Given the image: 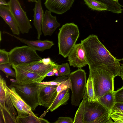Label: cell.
<instances>
[{"mask_svg": "<svg viewBox=\"0 0 123 123\" xmlns=\"http://www.w3.org/2000/svg\"><path fill=\"white\" fill-rule=\"evenodd\" d=\"M89 69L100 65L106 67L112 72L115 77L120 76V60L112 55L99 40L98 36L90 35L81 40Z\"/></svg>", "mask_w": 123, "mask_h": 123, "instance_id": "obj_1", "label": "cell"}, {"mask_svg": "<svg viewBox=\"0 0 123 123\" xmlns=\"http://www.w3.org/2000/svg\"><path fill=\"white\" fill-rule=\"evenodd\" d=\"M89 70V77L92 80L97 100L106 93L114 91L115 77L110 70L106 67L100 65Z\"/></svg>", "mask_w": 123, "mask_h": 123, "instance_id": "obj_2", "label": "cell"}, {"mask_svg": "<svg viewBox=\"0 0 123 123\" xmlns=\"http://www.w3.org/2000/svg\"><path fill=\"white\" fill-rule=\"evenodd\" d=\"M80 33L77 26L73 23H66L59 29L58 34L59 54L66 58L76 44Z\"/></svg>", "mask_w": 123, "mask_h": 123, "instance_id": "obj_3", "label": "cell"}, {"mask_svg": "<svg viewBox=\"0 0 123 123\" xmlns=\"http://www.w3.org/2000/svg\"><path fill=\"white\" fill-rule=\"evenodd\" d=\"M11 82L10 86L14 88L16 93L34 111L39 105V93L41 84L35 83L26 85Z\"/></svg>", "mask_w": 123, "mask_h": 123, "instance_id": "obj_4", "label": "cell"}, {"mask_svg": "<svg viewBox=\"0 0 123 123\" xmlns=\"http://www.w3.org/2000/svg\"><path fill=\"white\" fill-rule=\"evenodd\" d=\"M6 81L0 75V115L4 123H16L17 112L8 92Z\"/></svg>", "mask_w": 123, "mask_h": 123, "instance_id": "obj_5", "label": "cell"}, {"mask_svg": "<svg viewBox=\"0 0 123 123\" xmlns=\"http://www.w3.org/2000/svg\"><path fill=\"white\" fill-rule=\"evenodd\" d=\"M68 78L70 79L72 85L71 105L78 106L83 98L86 87V73L85 70L79 68L71 73Z\"/></svg>", "mask_w": 123, "mask_h": 123, "instance_id": "obj_6", "label": "cell"}, {"mask_svg": "<svg viewBox=\"0 0 123 123\" xmlns=\"http://www.w3.org/2000/svg\"><path fill=\"white\" fill-rule=\"evenodd\" d=\"M36 51L28 45L16 47L9 52L10 63L16 66L41 60Z\"/></svg>", "mask_w": 123, "mask_h": 123, "instance_id": "obj_7", "label": "cell"}, {"mask_svg": "<svg viewBox=\"0 0 123 123\" xmlns=\"http://www.w3.org/2000/svg\"><path fill=\"white\" fill-rule=\"evenodd\" d=\"M20 31L23 34L28 33L32 28L26 12L22 8L18 0H10L7 2Z\"/></svg>", "mask_w": 123, "mask_h": 123, "instance_id": "obj_8", "label": "cell"}, {"mask_svg": "<svg viewBox=\"0 0 123 123\" xmlns=\"http://www.w3.org/2000/svg\"><path fill=\"white\" fill-rule=\"evenodd\" d=\"M108 114L110 113L98 101L89 102L87 98L85 106L84 123H93L97 119Z\"/></svg>", "mask_w": 123, "mask_h": 123, "instance_id": "obj_9", "label": "cell"}, {"mask_svg": "<svg viewBox=\"0 0 123 123\" xmlns=\"http://www.w3.org/2000/svg\"><path fill=\"white\" fill-rule=\"evenodd\" d=\"M41 60L15 66L24 70L35 73L46 77L47 73L54 68L58 69L60 65L56 64L45 65L42 63Z\"/></svg>", "mask_w": 123, "mask_h": 123, "instance_id": "obj_10", "label": "cell"}, {"mask_svg": "<svg viewBox=\"0 0 123 123\" xmlns=\"http://www.w3.org/2000/svg\"><path fill=\"white\" fill-rule=\"evenodd\" d=\"M41 84L39 93V105L49 109L57 96V86Z\"/></svg>", "mask_w": 123, "mask_h": 123, "instance_id": "obj_11", "label": "cell"}, {"mask_svg": "<svg viewBox=\"0 0 123 123\" xmlns=\"http://www.w3.org/2000/svg\"><path fill=\"white\" fill-rule=\"evenodd\" d=\"M68 57L70 66L81 68L88 64L85 52L81 43L75 44Z\"/></svg>", "mask_w": 123, "mask_h": 123, "instance_id": "obj_12", "label": "cell"}, {"mask_svg": "<svg viewBox=\"0 0 123 123\" xmlns=\"http://www.w3.org/2000/svg\"><path fill=\"white\" fill-rule=\"evenodd\" d=\"M8 90L13 104L17 111L18 116L36 115L30 107L16 93L14 87L9 86Z\"/></svg>", "mask_w": 123, "mask_h": 123, "instance_id": "obj_13", "label": "cell"}, {"mask_svg": "<svg viewBox=\"0 0 123 123\" xmlns=\"http://www.w3.org/2000/svg\"><path fill=\"white\" fill-rule=\"evenodd\" d=\"M12 67L15 71L17 83L19 84L26 85L41 82L45 78L33 72L25 71L14 65Z\"/></svg>", "mask_w": 123, "mask_h": 123, "instance_id": "obj_14", "label": "cell"}, {"mask_svg": "<svg viewBox=\"0 0 123 123\" xmlns=\"http://www.w3.org/2000/svg\"><path fill=\"white\" fill-rule=\"evenodd\" d=\"M74 0H45L46 7L51 12L61 14L69 10Z\"/></svg>", "mask_w": 123, "mask_h": 123, "instance_id": "obj_15", "label": "cell"}, {"mask_svg": "<svg viewBox=\"0 0 123 123\" xmlns=\"http://www.w3.org/2000/svg\"><path fill=\"white\" fill-rule=\"evenodd\" d=\"M51 12L46 10L44 14L41 30L44 36H51L60 25L57 21L56 17L52 16Z\"/></svg>", "mask_w": 123, "mask_h": 123, "instance_id": "obj_16", "label": "cell"}, {"mask_svg": "<svg viewBox=\"0 0 123 123\" xmlns=\"http://www.w3.org/2000/svg\"><path fill=\"white\" fill-rule=\"evenodd\" d=\"M3 33L14 37L36 51L43 52L46 49H50L54 44L52 41L47 39L43 41L40 40L36 41L30 40L21 38L6 31H4Z\"/></svg>", "mask_w": 123, "mask_h": 123, "instance_id": "obj_17", "label": "cell"}, {"mask_svg": "<svg viewBox=\"0 0 123 123\" xmlns=\"http://www.w3.org/2000/svg\"><path fill=\"white\" fill-rule=\"evenodd\" d=\"M0 16L9 25L13 34L19 36L20 30L8 6L0 5Z\"/></svg>", "mask_w": 123, "mask_h": 123, "instance_id": "obj_18", "label": "cell"}, {"mask_svg": "<svg viewBox=\"0 0 123 123\" xmlns=\"http://www.w3.org/2000/svg\"><path fill=\"white\" fill-rule=\"evenodd\" d=\"M33 10L34 12L33 24L37 32V39L40 40L42 34L41 27L44 14L42 7L41 0H38L35 2Z\"/></svg>", "mask_w": 123, "mask_h": 123, "instance_id": "obj_19", "label": "cell"}, {"mask_svg": "<svg viewBox=\"0 0 123 123\" xmlns=\"http://www.w3.org/2000/svg\"><path fill=\"white\" fill-rule=\"evenodd\" d=\"M69 88H68L60 92L57 96L54 101L48 109L52 112L60 106L66 104L70 97Z\"/></svg>", "mask_w": 123, "mask_h": 123, "instance_id": "obj_20", "label": "cell"}, {"mask_svg": "<svg viewBox=\"0 0 123 123\" xmlns=\"http://www.w3.org/2000/svg\"><path fill=\"white\" fill-rule=\"evenodd\" d=\"M104 106L110 113L115 104L113 91L108 92L97 100Z\"/></svg>", "mask_w": 123, "mask_h": 123, "instance_id": "obj_21", "label": "cell"}, {"mask_svg": "<svg viewBox=\"0 0 123 123\" xmlns=\"http://www.w3.org/2000/svg\"><path fill=\"white\" fill-rule=\"evenodd\" d=\"M87 98V93L86 87L82 100L79 105V108L75 113L73 123H84V115L85 106Z\"/></svg>", "mask_w": 123, "mask_h": 123, "instance_id": "obj_22", "label": "cell"}, {"mask_svg": "<svg viewBox=\"0 0 123 123\" xmlns=\"http://www.w3.org/2000/svg\"><path fill=\"white\" fill-rule=\"evenodd\" d=\"M17 123H48L47 120L40 117H38L36 115H29L25 116L16 117Z\"/></svg>", "mask_w": 123, "mask_h": 123, "instance_id": "obj_23", "label": "cell"}, {"mask_svg": "<svg viewBox=\"0 0 123 123\" xmlns=\"http://www.w3.org/2000/svg\"><path fill=\"white\" fill-rule=\"evenodd\" d=\"M106 5L108 7V11L114 13H120L122 12V6L118 1L112 0H97Z\"/></svg>", "mask_w": 123, "mask_h": 123, "instance_id": "obj_24", "label": "cell"}, {"mask_svg": "<svg viewBox=\"0 0 123 123\" xmlns=\"http://www.w3.org/2000/svg\"><path fill=\"white\" fill-rule=\"evenodd\" d=\"M86 4L92 9L97 11H108L107 6L97 0H83Z\"/></svg>", "mask_w": 123, "mask_h": 123, "instance_id": "obj_25", "label": "cell"}, {"mask_svg": "<svg viewBox=\"0 0 123 123\" xmlns=\"http://www.w3.org/2000/svg\"><path fill=\"white\" fill-rule=\"evenodd\" d=\"M88 100L89 102H92L97 101L94 90L93 82L92 79L88 77L86 84Z\"/></svg>", "mask_w": 123, "mask_h": 123, "instance_id": "obj_26", "label": "cell"}, {"mask_svg": "<svg viewBox=\"0 0 123 123\" xmlns=\"http://www.w3.org/2000/svg\"><path fill=\"white\" fill-rule=\"evenodd\" d=\"M12 65L10 63H7L0 64V69L4 73L7 77L10 76L12 77H16L15 71L11 68Z\"/></svg>", "mask_w": 123, "mask_h": 123, "instance_id": "obj_27", "label": "cell"}, {"mask_svg": "<svg viewBox=\"0 0 123 123\" xmlns=\"http://www.w3.org/2000/svg\"><path fill=\"white\" fill-rule=\"evenodd\" d=\"M68 88L70 89L71 90L72 89V85L71 80L68 78L67 80L60 82L57 86L56 88L57 95L60 92Z\"/></svg>", "mask_w": 123, "mask_h": 123, "instance_id": "obj_28", "label": "cell"}, {"mask_svg": "<svg viewBox=\"0 0 123 123\" xmlns=\"http://www.w3.org/2000/svg\"><path fill=\"white\" fill-rule=\"evenodd\" d=\"M58 76H68L71 73L69 64L66 63L60 65L58 69Z\"/></svg>", "mask_w": 123, "mask_h": 123, "instance_id": "obj_29", "label": "cell"}, {"mask_svg": "<svg viewBox=\"0 0 123 123\" xmlns=\"http://www.w3.org/2000/svg\"><path fill=\"white\" fill-rule=\"evenodd\" d=\"M115 104L123 103V86L118 90L113 91Z\"/></svg>", "mask_w": 123, "mask_h": 123, "instance_id": "obj_30", "label": "cell"}, {"mask_svg": "<svg viewBox=\"0 0 123 123\" xmlns=\"http://www.w3.org/2000/svg\"><path fill=\"white\" fill-rule=\"evenodd\" d=\"M10 63L9 52L5 49H0V64Z\"/></svg>", "mask_w": 123, "mask_h": 123, "instance_id": "obj_31", "label": "cell"}, {"mask_svg": "<svg viewBox=\"0 0 123 123\" xmlns=\"http://www.w3.org/2000/svg\"><path fill=\"white\" fill-rule=\"evenodd\" d=\"M110 115L114 123H123V113L118 112H111Z\"/></svg>", "mask_w": 123, "mask_h": 123, "instance_id": "obj_32", "label": "cell"}, {"mask_svg": "<svg viewBox=\"0 0 123 123\" xmlns=\"http://www.w3.org/2000/svg\"><path fill=\"white\" fill-rule=\"evenodd\" d=\"M113 123L110 114H108L96 119L93 123Z\"/></svg>", "mask_w": 123, "mask_h": 123, "instance_id": "obj_33", "label": "cell"}, {"mask_svg": "<svg viewBox=\"0 0 123 123\" xmlns=\"http://www.w3.org/2000/svg\"><path fill=\"white\" fill-rule=\"evenodd\" d=\"M55 123H73L74 120L69 117H60L54 122Z\"/></svg>", "mask_w": 123, "mask_h": 123, "instance_id": "obj_34", "label": "cell"}, {"mask_svg": "<svg viewBox=\"0 0 123 123\" xmlns=\"http://www.w3.org/2000/svg\"><path fill=\"white\" fill-rule=\"evenodd\" d=\"M115 112L123 113V103H116L115 104L111 112Z\"/></svg>", "mask_w": 123, "mask_h": 123, "instance_id": "obj_35", "label": "cell"}, {"mask_svg": "<svg viewBox=\"0 0 123 123\" xmlns=\"http://www.w3.org/2000/svg\"><path fill=\"white\" fill-rule=\"evenodd\" d=\"M41 61L42 63L45 65H53L56 64L52 61L49 57L42 59Z\"/></svg>", "mask_w": 123, "mask_h": 123, "instance_id": "obj_36", "label": "cell"}, {"mask_svg": "<svg viewBox=\"0 0 123 123\" xmlns=\"http://www.w3.org/2000/svg\"><path fill=\"white\" fill-rule=\"evenodd\" d=\"M60 82H56L54 80L51 81L43 82H39L41 84L48 85H57V86Z\"/></svg>", "mask_w": 123, "mask_h": 123, "instance_id": "obj_37", "label": "cell"}, {"mask_svg": "<svg viewBox=\"0 0 123 123\" xmlns=\"http://www.w3.org/2000/svg\"><path fill=\"white\" fill-rule=\"evenodd\" d=\"M2 5L8 6V4L5 0H0V5Z\"/></svg>", "mask_w": 123, "mask_h": 123, "instance_id": "obj_38", "label": "cell"}, {"mask_svg": "<svg viewBox=\"0 0 123 123\" xmlns=\"http://www.w3.org/2000/svg\"><path fill=\"white\" fill-rule=\"evenodd\" d=\"M55 74V73L54 72L53 70L49 72L46 75V77L50 76H53Z\"/></svg>", "mask_w": 123, "mask_h": 123, "instance_id": "obj_39", "label": "cell"}, {"mask_svg": "<svg viewBox=\"0 0 123 123\" xmlns=\"http://www.w3.org/2000/svg\"><path fill=\"white\" fill-rule=\"evenodd\" d=\"M120 76L121 77L123 81V63L121 66L120 71Z\"/></svg>", "mask_w": 123, "mask_h": 123, "instance_id": "obj_40", "label": "cell"}, {"mask_svg": "<svg viewBox=\"0 0 123 123\" xmlns=\"http://www.w3.org/2000/svg\"><path fill=\"white\" fill-rule=\"evenodd\" d=\"M10 80L11 82H17V80H14L12 79H10Z\"/></svg>", "mask_w": 123, "mask_h": 123, "instance_id": "obj_41", "label": "cell"}, {"mask_svg": "<svg viewBox=\"0 0 123 123\" xmlns=\"http://www.w3.org/2000/svg\"><path fill=\"white\" fill-rule=\"evenodd\" d=\"M28 1L36 2L37 1V0H27Z\"/></svg>", "mask_w": 123, "mask_h": 123, "instance_id": "obj_42", "label": "cell"}, {"mask_svg": "<svg viewBox=\"0 0 123 123\" xmlns=\"http://www.w3.org/2000/svg\"><path fill=\"white\" fill-rule=\"evenodd\" d=\"M113 0V1H118V0Z\"/></svg>", "mask_w": 123, "mask_h": 123, "instance_id": "obj_43", "label": "cell"}, {"mask_svg": "<svg viewBox=\"0 0 123 123\" xmlns=\"http://www.w3.org/2000/svg\"><path fill=\"white\" fill-rule=\"evenodd\" d=\"M121 60L123 61V58L122 59H121Z\"/></svg>", "mask_w": 123, "mask_h": 123, "instance_id": "obj_44", "label": "cell"}, {"mask_svg": "<svg viewBox=\"0 0 123 123\" xmlns=\"http://www.w3.org/2000/svg\"></svg>", "mask_w": 123, "mask_h": 123, "instance_id": "obj_45", "label": "cell"}]
</instances>
